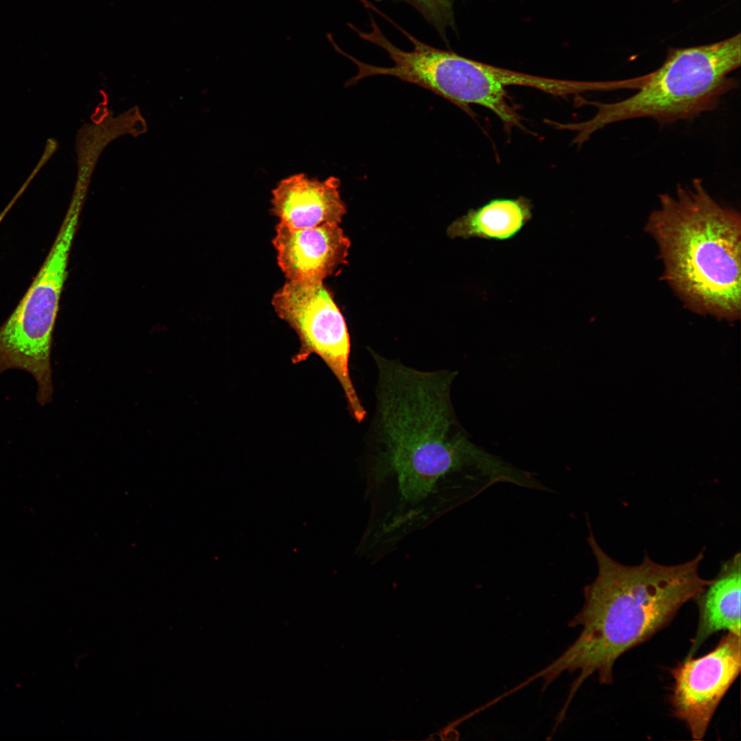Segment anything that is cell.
<instances>
[{
	"instance_id": "11",
	"label": "cell",
	"mask_w": 741,
	"mask_h": 741,
	"mask_svg": "<svg viewBox=\"0 0 741 741\" xmlns=\"http://www.w3.org/2000/svg\"><path fill=\"white\" fill-rule=\"evenodd\" d=\"M740 567L738 552L722 563L716 577L695 598L699 621L687 657L694 656L702 644L718 631L740 635Z\"/></svg>"
},
{
	"instance_id": "10",
	"label": "cell",
	"mask_w": 741,
	"mask_h": 741,
	"mask_svg": "<svg viewBox=\"0 0 741 741\" xmlns=\"http://www.w3.org/2000/svg\"><path fill=\"white\" fill-rule=\"evenodd\" d=\"M340 180H324L303 173L281 180L272 191L271 211L279 223L291 228L339 224L346 212L340 193Z\"/></svg>"
},
{
	"instance_id": "1",
	"label": "cell",
	"mask_w": 741,
	"mask_h": 741,
	"mask_svg": "<svg viewBox=\"0 0 741 741\" xmlns=\"http://www.w3.org/2000/svg\"><path fill=\"white\" fill-rule=\"evenodd\" d=\"M368 352L377 381L366 444L376 472L395 475L406 501L421 502L449 477L461 479L478 493L497 483L526 489L533 485L532 473L470 439L451 399L456 371L421 370Z\"/></svg>"
},
{
	"instance_id": "5",
	"label": "cell",
	"mask_w": 741,
	"mask_h": 741,
	"mask_svg": "<svg viewBox=\"0 0 741 741\" xmlns=\"http://www.w3.org/2000/svg\"><path fill=\"white\" fill-rule=\"evenodd\" d=\"M366 7L405 36L412 44L413 49L404 51L390 41L369 12V32L347 23L360 38L384 50L394 64L386 67L367 64L342 50L340 54L357 68V74L346 82V86L366 78L390 75L427 89L467 113L470 104L480 105L495 113L506 127L521 126V117L506 99L505 88L512 84L511 71L465 58L451 50L431 46L403 29L373 3H368Z\"/></svg>"
},
{
	"instance_id": "9",
	"label": "cell",
	"mask_w": 741,
	"mask_h": 741,
	"mask_svg": "<svg viewBox=\"0 0 741 741\" xmlns=\"http://www.w3.org/2000/svg\"><path fill=\"white\" fill-rule=\"evenodd\" d=\"M272 244L287 281L301 283H323L345 261L351 246L337 224L291 228L279 222Z\"/></svg>"
},
{
	"instance_id": "6",
	"label": "cell",
	"mask_w": 741,
	"mask_h": 741,
	"mask_svg": "<svg viewBox=\"0 0 741 741\" xmlns=\"http://www.w3.org/2000/svg\"><path fill=\"white\" fill-rule=\"evenodd\" d=\"M84 198L73 193L45 261L15 309L0 327V373L13 368L30 373L36 381L37 401L41 405L49 402L52 395V333Z\"/></svg>"
},
{
	"instance_id": "2",
	"label": "cell",
	"mask_w": 741,
	"mask_h": 741,
	"mask_svg": "<svg viewBox=\"0 0 741 741\" xmlns=\"http://www.w3.org/2000/svg\"><path fill=\"white\" fill-rule=\"evenodd\" d=\"M586 519L587 540L598 570L593 581L584 588L581 609L568 624L580 626L581 631L560 656L528 679H543L545 689L564 672H578L563 711L591 674L596 673L602 684L611 683L616 660L664 628L711 581L699 573L704 550L678 565L660 564L647 554L638 565H624L602 550L587 516Z\"/></svg>"
},
{
	"instance_id": "8",
	"label": "cell",
	"mask_w": 741,
	"mask_h": 741,
	"mask_svg": "<svg viewBox=\"0 0 741 741\" xmlns=\"http://www.w3.org/2000/svg\"><path fill=\"white\" fill-rule=\"evenodd\" d=\"M740 635H723L716 646L700 657L686 659L671 670L670 701L674 716L693 740H702L721 700L740 672Z\"/></svg>"
},
{
	"instance_id": "3",
	"label": "cell",
	"mask_w": 741,
	"mask_h": 741,
	"mask_svg": "<svg viewBox=\"0 0 741 741\" xmlns=\"http://www.w3.org/2000/svg\"><path fill=\"white\" fill-rule=\"evenodd\" d=\"M647 232L657 242L664 276L688 307L719 318L740 313V216L716 200L702 180L659 195Z\"/></svg>"
},
{
	"instance_id": "7",
	"label": "cell",
	"mask_w": 741,
	"mask_h": 741,
	"mask_svg": "<svg viewBox=\"0 0 741 741\" xmlns=\"http://www.w3.org/2000/svg\"><path fill=\"white\" fill-rule=\"evenodd\" d=\"M272 305L277 316L298 337L300 349L292 362L305 361L311 354L320 357L340 385L351 418L362 423L367 412L350 375L349 333L342 313L323 283L287 281L274 294Z\"/></svg>"
},
{
	"instance_id": "4",
	"label": "cell",
	"mask_w": 741,
	"mask_h": 741,
	"mask_svg": "<svg viewBox=\"0 0 741 741\" xmlns=\"http://www.w3.org/2000/svg\"><path fill=\"white\" fill-rule=\"evenodd\" d=\"M740 34L714 43L670 48L662 64L639 77L637 91L610 103L587 102L596 108L589 119L559 124L561 130L576 132L574 143L582 145L598 130L614 123L649 118L660 125L691 120L715 110L738 82L730 74L740 66Z\"/></svg>"
},
{
	"instance_id": "13",
	"label": "cell",
	"mask_w": 741,
	"mask_h": 741,
	"mask_svg": "<svg viewBox=\"0 0 741 741\" xmlns=\"http://www.w3.org/2000/svg\"><path fill=\"white\" fill-rule=\"evenodd\" d=\"M381 2L386 0H375ZM395 3L405 2L414 8L425 21L432 25L440 38L448 45L447 29L455 28L454 0H388Z\"/></svg>"
},
{
	"instance_id": "12",
	"label": "cell",
	"mask_w": 741,
	"mask_h": 741,
	"mask_svg": "<svg viewBox=\"0 0 741 741\" xmlns=\"http://www.w3.org/2000/svg\"><path fill=\"white\" fill-rule=\"evenodd\" d=\"M532 209L531 202L524 197L492 199L452 222L447 235L451 238L509 240L530 220Z\"/></svg>"
}]
</instances>
